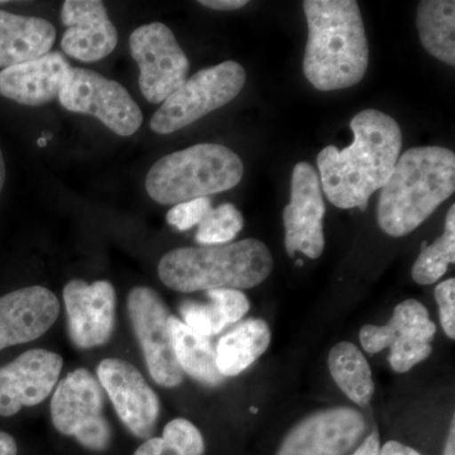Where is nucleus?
I'll list each match as a JSON object with an SVG mask.
<instances>
[{"instance_id": "f257e3e1", "label": "nucleus", "mask_w": 455, "mask_h": 455, "mask_svg": "<svg viewBox=\"0 0 455 455\" xmlns=\"http://www.w3.org/2000/svg\"><path fill=\"white\" fill-rule=\"evenodd\" d=\"M350 128L352 145L344 149L328 146L317 155L320 185L337 208L366 211L368 200L390 179L403 133L392 116L376 109L362 110Z\"/></svg>"}, {"instance_id": "f03ea898", "label": "nucleus", "mask_w": 455, "mask_h": 455, "mask_svg": "<svg viewBox=\"0 0 455 455\" xmlns=\"http://www.w3.org/2000/svg\"><path fill=\"white\" fill-rule=\"evenodd\" d=\"M305 77L320 92L350 88L367 73L370 49L355 0H305Z\"/></svg>"}, {"instance_id": "7ed1b4c3", "label": "nucleus", "mask_w": 455, "mask_h": 455, "mask_svg": "<svg viewBox=\"0 0 455 455\" xmlns=\"http://www.w3.org/2000/svg\"><path fill=\"white\" fill-rule=\"evenodd\" d=\"M454 191L453 151L436 146L407 149L381 188L377 223L394 238L410 235Z\"/></svg>"}, {"instance_id": "20e7f679", "label": "nucleus", "mask_w": 455, "mask_h": 455, "mask_svg": "<svg viewBox=\"0 0 455 455\" xmlns=\"http://www.w3.org/2000/svg\"><path fill=\"white\" fill-rule=\"evenodd\" d=\"M274 257L267 245L250 238L221 245L178 248L158 263V276L179 292L252 289L267 280Z\"/></svg>"}, {"instance_id": "39448f33", "label": "nucleus", "mask_w": 455, "mask_h": 455, "mask_svg": "<svg viewBox=\"0 0 455 455\" xmlns=\"http://www.w3.org/2000/svg\"><path fill=\"white\" fill-rule=\"evenodd\" d=\"M243 173V163L232 149L203 143L160 158L147 173L146 190L156 203L178 205L230 190Z\"/></svg>"}, {"instance_id": "423d86ee", "label": "nucleus", "mask_w": 455, "mask_h": 455, "mask_svg": "<svg viewBox=\"0 0 455 455\" xmlns=\"http://www.w3.org/2000/svg\"><path fill=\"white\" fill-rule=\"evenodd\" d=\"M245 82L243 66L235 61L204 68L158 108L151 118V130L170 134L193 124L238 97Z\"/></svg>"}, {"instance_id": "0eeeda50", "label": "nucleus", "mask_w": 455, "mask_h": 455, "mask_svg": "<svg viewBox=\"0 0 455 455\" xmlns=\"http://www.w3.org/2000/svg\"><path fill=\"white\" fill-rule=\"evenodd\" d=\"M51 419L57 431L73 436L89 451H107L112 443L100 382L85 368L68 373L59 383L51 401Z\"/></svg>"}, {"instance_id": "6e6552de", "label": "nucleus", "mask_w": 455, "mask_h": 455, "mask_svg": "<svg viewBox=\"0 0 455 455\" xmlns=\"http://www.w3.org/2000/svg\"><path fill=\"white\" fill-rule=\"evenodd\" d=\"M59 100L66 110L95 116L118 136L130 137L142 125L143 114L127 89L89 68H71Z\"/></svg>"}, {"instance_id": "1a4fd4ad", "label": "nucleus", "mask_w": 455, "mask_h": 455, "mask_svg": "<svg viewBox=\"0 0 455 455\" xmlns=\"http://www.w3.org/2000/svg\"><path fill=\"white\" fill-rule=\"evenodd\" d=\"M130 49L140 66V92L149 103H164L187 82L190 62L175 35L164 23L134 29Z\"/></svg>"}, {"instance_id": "9d476101", "label": "nucleus", "mask_w": 455, "mask_h": 455, "mask_svg": "<svg viewBox=\"0 0 455 455\" xmlns=\"http://www.w3.org/2000/svg\"><path fill=\"white\" fill-rule=\"evenodd\" d=\"M435 333L436 325L431 322L427 307L409 299L395 307L387 324L364 325L359 339L370 355L390 348L388 359L392 370L405 373L429 357Z\"/></svg>"}, {"instance_id": "9b49d317", "label": "nucleus", "mask_w": 455, "mask_h": 455, "mask_svg": "<svg viewBox=\"0 0 455 455\" xmlns=\"http://www.w3.org/2000/svg\"><path fill=\"white\" fill-rule=\"evenodd\" d=\"M128 314L152 379L163 387H176L184 379L173 349L169 307L155 290L137 286L127 298Z\"/></svg>"}, {"instance_id": "f8f14e48", "label": "nucleus", "mask_w": 455, "mask_h": 455, "mask_svg": "<svg viewBox=\"0 0 455 455\" xmlns=\"http://www.w3.org/2000/svg\"><path fill=\"white\" fill-rule=\"evenodd\" d=\"M324 215L319 175L310 164L299 163L292 171L291 202L283 211L284 245L290 257L296 252L311 259L322 256L325 248Z\"/></svg>"}, {"instance_id": "ddd939ff", "label": "nucleus", "mask_w": 455, "mask_h": 455, "mask_svg": "<svg viewBox=\"0 0 455 455\" xmlns=\"http://www.w3.org/2000/svg\"><path fill=\"white\" fill-rule=\"evenodd\" d=\"M366 431V420L357 410H323L295 425L284 436L277 455H348Z\"/></svg>"}, {"instance_id": "4468645a", "label": "nucleus", "mask_w": 455, "mask_h": 455, "mask_svg": "<svg viewBox=\"0 0 455 455\" xmlns=\"http://www.w3.org/2000/svg\"><path fill=\"white\" fill-rule=\"evenodd\" d=\"M97 373L125 427L137 438H151L160 416V400L142 373L118 358L101 361Z\"/></svg>"}, {"instance_id": "2eb2a0df", "label": "nucleus", "mask_w": 455, "mask_h": 455, "mask_svg": "<svg viewBox=\"0 0 455 455\" xmlns=\"http://www.w3.org/2000/svg\"><path fill=\"white\" fill-rule=\"evenodd\" d=\"M64 359L46 349H31L0 367V416L40 405L55 388Z\"/></svg>"}, {"instance_id": "dca6fc26", "label": "nucleus", "mask_w": 455, "mask_h": 455, "mask_svg": "<svg viewBox=\"0 0 455 455\" xmlns=\"http://www.w3.org/2000/svg\"><path fill=\"white\" fill-rule=\"evenodd\" d=\"M68 334L77 348L104 346L112 338L116 324V290L108 281L89 284L71 280L64 291Z\"/></svg>"}, {"instance_id": "f3484780", "label": "nucleus", "mask_w": 455, "mask_h": 455, "mask_svg": "<svg viewBox=\"0 0 455 455\" xmlns=\"http://www.w3.org/2000/svg\"><path fill=\"white\" fill-rule=\"evenodd\" d=\"M60 301L44 286H29L0 298V350L38 339L55 324Z\"/></svg>"}, {"instance_id": "a211bd4d", "label": "nucleus", "mask_w": 455, "mask_h": 455, "mask_svg": "<svg viewBox=\"0 0 455 455\" xmlns=\"http://www.w3.org/2000/svg\"><path fill=\"white\" fill-rule=\"evenodd\" d=\"M61 20L68 27L62 36V50L79 61H99L118 44V32L100 0H66Z\"/></svg>"}, {"instance_id": "6ab92c4d", "label": "nucleus", "mask_w": 455, "mask_h": 455, "mask_svg": "<svg viewBox=\"0 0 455 455\" xmlns=\"http://www.w3.org/2000/svg\"><path fill=\"white\" fill-rule=\"evenodd\" d=\"M70 70L64 55L49 52L0 71V95L22 106H44L59 98Z\"/></svg>"}, {"instance_id": "aec40b11", "label": "nucleus", "mask_w": 455, "mask_h": 455, "mask_svg": "<svg viewBox=\"0 0 455 455\" xmlns=\"http://www.w3.org/2000/svg\"><path fill=\"white\" fill-rule=\"evenodd\" d=\"M56 41L55 27L40 17L0 11V68L47 55Z\"/></svg>"}, {"instance_id": "412c9836", "label": "nucleus", "mask_w": 455, "mask_h": 455, "mask_svg": "<svg viewBox=\"0 0 455 455\" xmlns=\"http://www.w3.org/2000/svg\"><path fill=\"white\" fill-rule=\"evenodd\" d=\"M271 331L265 320L248 319L224 335L215 349L221 376L235 377L252 366L267 350Z\"/></svg>"}, {"instance_id": "4be33fe9", "label": "nucleus", "mask_w": 455, "mask_h": 455, "mask_svg": "<svg viewBox=\"0 0 455 455\" xmlns=\"http://www.w3.org/2000/svg\"><path fill=\"white\" fill-rule=\"evenodd\" d=\"M169 324L176 359L182 372L204 385H220L226 377L218 371L211 339L197 334L178 317L171 316Z\"/></svg>"}, {"instance_id": "5701e85b", "label": "nucleus", "mask_w": 455, "mask_h": 455, "mask_svg": "<svg viewBox=\"0 0 455 455\" xmlns=\"http://www.w3.org/2000/svg\"><path fill=\"white\" fill-rule=\"evenodd\" d=\"M419 37L431 56L455 65V2L424 0L416 16Z\"/></svg>"}, {"instance_id": "b1692460", "label": "nucleus", "mask_w": 455, "mask_h": 455, "mask_svg": "<svg viewBox=\"0 0 455 455\" xmlns=\"http://www.w3.org/2000/svg\"><path fill=\"white\" fill-rule=\"evenodd\" d=\"M329 371L338 387L359 406L372 400L374 383L370 364L363 353L349 341H340L329 353Z\"/></svg>"}, {"instance_id": "393cba45", "label": "nucleus", "mask_w": 455, "mask_h": 455, "mask_svg": "<svg viewBox=\"0 0 455 455\" xmlns=\"http://www.w3.org/2000/svg\"><path fill=\"white\" fill-rule=\"evenodd\" d=\"M455 262V205L447 212L445 229L433 244L424 248L416 259L411 275L416 283H435Z\"/></svg>"}, {"instance_id": "a878e982", "label": "nucleus", "mask_w": 455, "mask_h": 455, "mask_svg": "<svg viewBox=\"0 0 455 455\" xmlns=\"http://www.w3.org/2000/svg\"><path fill=\"white\" fill-rule=\"evenodd\" d=\"M205 443L199 429L187 419H173L161 438H149L133 455H203Z\"/></svg>"}, {"instance_id": "bb28decb", "label": "nucleus", "mask_w": 455, "mask_h": 455, "mask_svg": "<svg viewBox=\"0 0 455 455\" xmlns=\"http://www.w3.org/2000/svg\"><path fill=\"white\" fill-rule=\"evenodd\" d=\"M244 227L242 212L233 204H221L211 209L196 232V242L202 245L228 244Z\"/></svg>"}, {"instance_id": "cd10ccee", "label": "nucleus", "mask_w": 455, "mask_h": 455, "mask_svg": "<svg viewBox=\"0 0 455 455\" xmlns=\"http://www.w3.org/2000/svg\"><path fill=\"white\" fill-rule=\"evenodd\" d=\"M184 324L193 329L197 334L204 337H212L220 333L227 328L228 322L220 307L211 301V304H200V302L185 301L180 305Z\"/></svg>"}, {"instance_id": "c85d7f7f", "label": "nucleus", "mask_w": 455, "mask_h": 455, "mask_svg": "<svg viewBox=\"0 0 455 455\" xmlns=\"http://www.w3.org/2000/svg\"><path fill=\"white\" fill-rule=\"evenodd\" d=\"M211 209L212 202L208 197H199V199L190 200V202L178 204L167 212V223L184 232V230L199 226Z\"/></svg>"}, {"instance_id": "c756f323", "label": "nucleus", "mask_w": 455, "mask_h": 455, "mask_svg": "<svg viewBox=\"0 0 455 455\" xmlns=\"http://www.w3.org/2000/svg\"><path fill=\"white\" fill-rule=\"evenodd\" d=\"M208 298L220 307L228 324L239 322L250 310L247 296L239 290L220 289L208 291Z\"/></svg>"}, {"instance_id": "7c9ffc66", "label": "nucleus", "mask_w": 455, "mask_h": 455, "mask_svg": "<svg viewBox=\"0 0 455 455\" xmlns=\"http://www.w3.org/2000/svg\"><path fill=\"white\" fill-rule=\"evenodd\" d=\"M435 299L439 307V316L445 334L451 339L455 338V280L449 278L439 283L435 289Z\"/></svg>"}, {"instance_id": "2f4dec72", "label": "nucleus", "mask_w": 455, "mask_h": 455, "mask_svg": "<svg viewBox=\"0 0 455 455\" xmlns=\"http://www.w3.org/2000/svg\"><path fill=\"white\" fill-rule=\"evenodd\" d=\"M352 455H381V442L379 431H372Z\"/></svg>"}, {"instance_id": "473e14b6", "label": "nucleus", "mask_w": 455, "mask_h": 455, "mask_svg": "<svg viewBox=\"0 0 455 455\" xmlns=\"http://www.w3.org/2000/svg\"><path fill=\"white\" fill-rule=\"evenodd\" d=\"M199 4L215 11H235L248 4L247 0H200Z\"/></svg>"}, {"instance_id": "72a5a7b5", "label": "nucleus", "mask_w": 455, "mask_h": 455, "mask_svg": "<svg viewBox=\"0 0 455 455\" xmlns=\"http://www.w3.org/2000/svg\"><path fill=\"white\" fill-rule=\"evenodd\" d=\"M381 455H421L418 451H415L414 448L407 447L405 444H401V443L395 442V440H391V442L386 443L385 445L381 448Z\"/></svg>"}, {"instance_id": "f704fd0d", "label": "nucleus", "mask_w": 455, "mask_h": 455, "mask_svg": "<svg viewBox=\"0 0 455 455\" xmlns=\"http://www.w3.org/2000/svg\"><path fill=\"white\" fill-rule=\"evenodd\" d=\"M17 443L11 434L0 431V455H17Z\"/></svg>"}, {"instance_id": "c9c22d12", "label": "nucleus", "mask_w": 455, "mask_h": 455, "mask_svg": "<svg viewBox=\"0 0 455 455\" xmlns=\"http://www.w3.org/2000/svg\"><path fill=\"white\" fill-rule=\"evenodd\" d=\"M455 420H451V430H449L447 444H445L444 454L455 455Z\"/></svg>"}, {"instance_id": "e433bc0d", "label": "nucleus", "mask_w": 455, "mask_h": 455, "mask_svg": "<svg viewBox=\"0 0 455 455\" xmlns=\"http://www.w3.org/2000/svg\"><path fill=\"white\" fill-rule=\"evenodd\" d=\"M5 182V164L4 158H3L2 149H0V193H2L3 188H4Z\"/></svg>"}, {"instance_id": "4c0bfd02", "label": "nucleus", "mask_w": 455, "mask_h": 455, "mask_svg": "<svg viewBox=\"0 0 455 455\" xmlns=\"http://www.w3.org/2000/svg\"><path fill=\"white\" fill-rule=\"evenodd\" d=\"M46 143H47L46 139L38 140V145H40L41 147H44V145H46Z\"/></svg>"}]
</instances>
